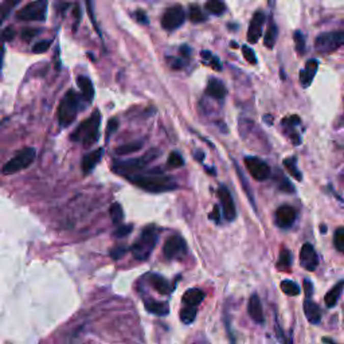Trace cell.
I'll list each match as a JSON object with an SVG mask.
<instances>
[{
  "mask_svg": "<svg viewBox=\"0 0 344 344\" xmlns=\"http://www.w3.org/2000/svg\"><path fill=\"white\" fill-rule=\"evenodd\" d=\"M184 19L186 12L183 7L179 4H175V6H171L164 11L163 16H162V26L167 31L178 30L179 27L183 26Z\"/></svg>",
  "mask_w": 344,
  "mask_h": 344,
  "instance_id": "9c48e42d",
  "label": "cell"
},
{
  "mask_svg": "<svg viewBox=\"0 0 344 344\" xmlns=\"http://www.w3.org/2000/svg\"><path fill=\"white\" fill-rule=\"evenodd\" d=\"M81 98L74 90H69L61 101L58 108V121L62 126H69L74 121L80 111Z\"/></svg>",
  "mask_w": 344,
  "mask_h": 344,
  "instance_id": "5b68a950",
  "label": "cell"
},
{
  "mask_svg": "<svg viewBox=\"0 0 344 344\" xmlns=\"http://www.w3.org/2000/svg\"><path fill=\"white\" fill-rule=\"evenodd\" d=\"M141 147H143V141H134V143H128V144H124L121 147H117L116 152L119 155H129V153L139 151Z\"/></svg>",
  "mask_w": 344,
  "mask_h": 344,
  "instance_id": "4dcf8cb0",
  "label": "cell"
},
{
  "mask_svg": "<svg viewBox=\"0 0 344 344\" xmlns=\"http://www.w3.org/2000/svg\"><path fill=\"white\" fill-rule=\"evenodd\" d=\"M343 285H344L343 281H339L332 289H331V290H329L328 293H327L326 297H324V303H326L327 307L333 308L335 305H336L337 301H339V299H340V296H341Z\"/></svg>",
  "mask_w": 344,
  "mask_h": 344,
  "instance_id": "d4e9b609",
  "label": "cell"
},
{
  "mask_svg": "<svg viewBox=\"0 0 344 344\" xmlns=\"http://www.w3.org/2000/svg\"><path fill=\"white\" fill-rule=\"evenodd\" d=\"M119 129V120L116 119V117H113V119L111 120V121L108 122V128H107V140H109L111 139V136L113 134H115L116 130Z\"/></svg>",
  "mask_w": 344,
  "mask_h": 344,
  "instance_id": "60d3db41",
  "label": "cell"
},
{
  "mask_svg": "<svg viewBox=\"0 0 344 344\" xmlns=\"http://www.w3.org/2000/svg\"><path fill=\"white\" fill-rule=\"evenodd\" d=\"M164 257L168 259H175L180 257L181 254L186 253V242L179 235H174V237H170L166 241L163 248Z\"/></svg>",
  "mask_w": 344,
  "mask_h": 344,
  "instance_id": "7c38bea8",
  "label": "cell"
},
{
  "mask_svg": "<svg viewBox=\"0 0 344 344\" xmlns=\"http://www.w3.org/2000/svg\"><path fill=\"white\" fill-rule=\"evenodd\" d=\"M284 166H285V168L290 172V175H292L293 178L296 179V180H301V179H303V175H301L300 170L297 168V162H296V157H295V156L284 159Z\"/></svg>",
  "mask_w": 344,
  "mask_h": 344,
  "instance_id": "83f0119b",
  "label": "cell"
},
{
  "mask_svg": "<svg viewBox=\"0 0 344 344\" xmlns=\"http://www.w3.org/2000/svg\"><path fill=\"white\" fill-rule=\"evenodd\" d=\"M189 16L190 19H191V22L194 23H202L206 20V15H204L203 11L200 10L199 6H196V4H191V6H190Z\"/></svg>",
  "mask_w": 344,
  "mask_h": 344,
  "instance_id": "1f68e13d",
  "label": "cell"
},
{
  "mask_svg": "<svg viewBox=\"0 0 344 344\" xmlns=\"http://www.w3.org/2000/svg\"><path fill=\"white\" fill-rule=\"evenodd\" d=\"M281 290L285 295H288V296H297V295H300V292H301V289H300L299 285L295 281H290V280H284V281H281Z\"/></svg>",
  "mask_w": 344,
  "mask_h": 344,
  "instance_id": "f546056e",
  "label": "cell"
},
{
  "mask_svg": "<svg viewBox=\"0 0 344 344\" xmlns=\"http://www.w3.org/2000/svg\"><path fill=\"white\" fill-rule=\"evenodd\" d=\"M47 14V2L45 0H38L33 3L26 4L22 10H19L16 14V18L23 22H43Z\"/></svg>",
  "mask_w": 344,
  "mask_h": 344,
  "instance_id": "ba28073f",
  "label": "cell"
},
{
  "mask_svg": "<svg viewBox=\"0 0 344 344\" xmlns=\"http://www.w3.org/2000/svg\"><path fill=\"white\" fill-rule=\"evenodd\" d=\"M149 284L156 292H159L160 295H170L171 293V286L168 284L166 278L162 277L160 274H149Z\"/></svg>",
  "mask_w": 344,
  "mask_h": 344,
  "instance_id": "44dd1931",
  "label": "cell"
},
{
  "mask_svg": "<svg viewBox=\"0 0 344 344\" xmlns=\"http://www.w3.org/2000/svg\"><path fill=\"white\" fill-rule=\"evenodd\" d=\"M319 69V61L317 60H309L305 63V67L300 71V84L303 88H308L313 81L314 75L317 73Z\"/></svg>",
  "mask_w": 344,
  "mask_h": 344,
  "instance_id": "2e32d148",
  "label": "cell"
},
{
  "mask_svg": "<svg viewBox=\"0 0 344 344\" xmlns=\"http://www.w3.org/2000/svg\"><path fill=\"white\" fill-rule=\"evenodd\" d=\"M282 124H284L285 126H288V128H293V126H296L300 124V117L296 115L285 117V119L282 120Z\"/></svg>",
  "mask_w": 344,
  "mask_h": 344,
  "instance_id": "7bdbcfd3",
  "label": "cell"
},
{
  "mask_svg": "<svg viewBox=\"0 0 344 344\" xmlns=\"http://www.w3.org/2000/svg\"><path fill=\"white\" fill-rule=\"evenodd\" d=\"M204 8L213 15H222L223 12L226 11V4L219 2V0H210V2L204 4Z\"/></svg>",
  "mask_w": 344,
  "mask_h": 344,
  "instance_id": "f1b7e54d",
  "label": "cell"
},
{
  "mask_svg": "<svg viewBox=\"0 0 344 344\" xmlns=\"http://www.w3.org/2000/svg\"><path fill=\"white\" fill-rule=\"evenodd\" d=\"M206 93H207L208 96L213 97V98H217V100H222V98H225V97H226V94H227V89H226L225 84H223L221 80L213 78V80H210V81H208Z\"/></svg>",
  "mask_w": 344,
  "mask_h": 344,
  "instance_id": "d6986e66",
  "label": "cell"
},
{
  "mask_svg": "<svg viewBox=\"0 0 344 344\" xmlns=\"http://www.w3.org/2000/svg\"><path fill=\"white\" fill-rule=\"evenodd\" d=\"M204 300V292L200 290V289H189L187 292L183 295V303L187 305V307H198L202 301Z\"/></svg>",
  "mask_w": 344,
  "mask_h": 344,
  "instance_id": "7402d4cb",
  "label": "cell"
},
{
  "mask_svg": "<svg viewBox=\"0 0 344 344\" xmlns=\"http://www.w3.org/2000/svg\"><path fill=\"white\" fill-rule=\"evenodd\" d=\"M159 237V230L153 225L147 226L141 231L140 238L130 246V253L139 261H145L152 254Z\"/></svg>",
  "mask_w": 344,
  "mask_h": 344,
  "instance_id": "3957f363",
  "label": "cell"
},
{
  "mask_svg": "<svg viewBox=\"0 0 344 344\" xmlns=\"http://www.w3.org/2000/svg\"><path fill=\"white\" fill-rule=\"evenodd\" d=\"M292 253L289 252L288 249H282L280 255H278L277 261V269L280 270H288L289 268L292 267Z\"/></svg>",
  "mask_w": 344,
  "mask_h": 344,
  "instance_id": "4316f807",
  "label": "cell"
},
{
  "mask_svg": "<svg viewBox=\"0 0 344 344\" xmlns=\"http://www.w3.org/2000/svg\"><path fill=\"white\" fill-rule=\"evenodd\" d=\"M277 37H278V29H277V26H276V23L272 22L269 24V27H268V31H267V34H265V38H263V45H265V47L273 48L274 43H276V41H277Z\"/></svg>",
  "mask_w": 344,
  "mask_h": 344,
  "instance_id": "484cf974",
  "label": "cell"
},
{
  "mask_svg": "<svg viewBox=\"0 0 344 344\" xmlns=\"http://www.w3.org/2000/svg\"><path fill=\"white\" fill-rule=\"evenodd\" d=\"M320 230H322V233H323V231H324V233H326V231H327V229H326V226L323 225V226H322V229H320Z\"/></svg>",
  "mask_w": 344,
  "mask_h": 344,
  "instance_id": "11a10c76",
  "label": "cell"
},
{
  "mask_svg": "<svg viewBox=\"0 0 344 344\" xmlns=\"http://www.w3.org/2000/svg\"><path fill=\"white\" fill-rule=\"evenodd\" d=\"M144 305L147 311L153 314H157V316H166L170 312L168 304L162 303V301H156V300H145Z\"/></svg>",
  "mask_w": 344,
  "mask_h": 344,
  "instance_id": "cb8c5ba5",
  "label": "cell"
},
{
  "mask_svg": "<svg viewBox=\"0 0 344 344\" xmlns=\"http://www.w3.org/2000/svg\"><path fill=\"white\" fill-rule=\"evenodd\" d=\"M102 153H104V151L100 148L84 156V159H82V171H84L85 174H89L90 171L98 164V162H100L101 157H102Z\"/></svg>",
  "mask_w": 344,
  "mask_h": 344,
  "instance_id": "ffe728a7",
  "label": "cell"
},
{
  "mask_svg": "<svg viewBox=\"0 0 344 344\" xmlns=\"http://www.w3.org/2000/svg\"><path fill=\"white\" fill-rule=\"evenodd\" d=\"M276 335H277L278 340L281 341L282 344H293L292 339H289L288 335H285L284 331H282V328L278 326L277 323H276Z\"/></svg>",
  "mask_w": 344,
  "mask_h": 344,
  "instance_id": "b9f144b4",
  "label": "cell"
},
{
  "mask_svg": "<svg viewBox=\"0 0 344 344\" xmlns=\"http://www.w3.org/2000/svg\"><path fill=\"white\" fill-rule=\"evenodd\" d=\"M184 164V160L180 156V153L178 152H171L170 156H168V160H167V166L170 168H179Z\"/></svg>",
  "mask_w": 344,
  "mask_h": 344,
  "instance_id": "e575fe53",
  "label": "cell"
},
{
  "mask_svg": "<svg viewBox=\"0 0 344 344\" xmlns=\"http://www.w3.org/2000/svg\"><path fill=\"white\" fill-rule=\"evenodd\" d=\"M160 152L157 149H152V151L147 152L145 155H143L141 157H136V159L130 160H124V162H116L113 164V171H115L117 175H121V176H132V175L139 174L143 168L148 166L152 160H155L157 156H159Z\"/></svg>",
  "mask_w": 344,
  "mask_h": 344,
  "instance_id": "277c9868",
  "label": "cell"
},
{
  "mask_svg": "<svg viewBox=\"0 0 344 344\" xmlns=\"http://www.w3.org/2000/svg\"><path fill=\"white\" fill-rule=\"evenodd\" d=\"M37 156V151L34 148H24L22 151H19L6 166L3 167V174L4 175H11L19 172V171L24 170L27 167H30L35 160Z\"/></svg>",
  "mask_w": 344,
  "mask_h": 344,
  "instance_id": "8992f818",
  "label": "cell"
},
{
  "mask_svg": "<svg viewBox=\"0 0 344 344\" xmlns=\"http://www.w3.org/2000/svg\"><path fill=\"white\" fill-rule=\"evenodd\" d=\"M77 84L80 86V89H81L84 98H86L89 102L93 101V98H94V86H93V82L90 81V78L86 77V75H78Z\"/></svg>",
  "mask_w": 344,
  "mask_h": 344,
  "instance_id": "603a6c76",
  "label": "cell"
},
{
  "mask_svg": "<svg viewBox=\"0 0 344 344\" xmlns=\"http://www.w3.org/2000/svg\"><path fill=\"white\" fill-rule=\"evenodd\" d=\"M101 113L94 111L89 119L80 124L77 129L71 135V140L81 141L84 147H92L100 137Z\"/></svg>",
  "mask_w": 344,
  "mask_h": 344,
  "instance_id": "7a4b0ae2",
  "label": "cell"
},
{
  "mask_svg": "<svg viewBox=\"0 0 344 344\" xmlns=\"http://www.w3.org/2000/svg\"><path fill=\"white\" fill-rule=\"evenodd\" d=\"M304 313L305 317L312 324H319L322 322V311L317 304L313 303L311 299H307L304 301Z\"/></svg>",
  "mask_w": 344,
  "mask_h": 344,
  "instance_id": "ac0fdd59",
  "label": "cell"
},
{
  "mask_svg": "<svg viewBox=\"0 0 344 344\" xmlns=\"http://www.w3.org/2000/svg\"><path fill=\"white\" fill-rule=\"evenodd\" d=\"M50 46H51V41H50V39L41 41L33 46V51L35 52V54H42V52L47 51Z\"/></svg>",
  "mask_w": 344,
  "mask_h": 344,
  "instance_id": "f35d334b",
  "label": "cell"
},
{
  "mask_svg": "<svg viewBox=\"0 0 344 344\" xmlns=\"http://www.w3.org/2000/svg\"><path fill=\"white\" fill-rule=\"evenodd\" d=\"M344 43V33L343 31H332V33L320 34L316 41H314V48L320 52L329 54V52L336 51Z\"/></svg>",
  "mask_w": 344,
  "mask_h": 344,
  "instance_id": "52a82bcc",
  "label": "cell"
},
{
  "mask_svg": "<svg viewBox=\"0 0 344 344\" xmlns=\"http://www.w3.org/2000/svg\"><path fill=\"white\" fill-rule=\"evenodd\" d=\"M304 292H305L307 299H311V296L313 295V285H312V282L308 278L304 280Z\"/></svg>",
  "mask_w": 344,
  "mask_h": 344,
  "instance_id": "f6af8a7d",
  "label": "cell"
},
{
  "mask_svg": "<svg viewBox=\"0 0 344 344\" xmlns=\"http://www.w3.org/2000/svg\"><path fill=\"white\" fill-rule=\"evenodd\" d=\"M265 20H267V16H265L263 11L257 10L254 12V15H253L252 22H250V26H249L248 30L249 43H257L258 42V39L262 35V29L263 24H265Z\"/></svg>",
  "mask_w": 344,
  "mask_h": 344,
  "instance_id": "4fadbf2b",
  "label": "cell"
},
{
  "mask_svg": "<svg viewBox=\"0 0 344 344\" xmlns=\"http://www.w3.org/2000/svg\"><path fill=\"white\" fill-rule=\"evenodd\" d=\"M295 42H296V50L299 52L300 56H303L304 52H305V37H304V34L301 33L300 30L295 31Z\"/></svg>",
  "mask_w": 344,
  "mask_h": 344,
  "instance_id": "d590c367",
  "label": "cell"
},
{
  "mask_svg": "<svg viewBox=\"0 0 344 344\" xmlns=\"http://www.w3.org/2000/svg\"><path fill=\"white\" fill-rule=\"evenodd\" d=\"M38 33H39V31L35 30V29H24V30L22 31V38L24 41H30L31 38L35 37Z\"/></svg>",
  "mask_w": 344,
  "mask_h": 344,
  "instance_id": "bcb514c9",
  "label": "cell"
},
{
  "mask_svg": "<svg viewBox=\"0 0 344 344\" xmlns=\"http://www.w3.org/2000/svg\"><path fill=\"white\" fill-rule=\"evenodd\" d=\"M218 198L221 200V204H222L223 217L226 218V221L233 222L234 219L237 218V210H235L233 196L225 186H221L218 189Z\"/></svg>",
  "mask_w": 344,
  "mask_h": 344,
  "instance_id": "8fae6325",
  "label": "cell"
},
{
  "mask_svg": "<svg viewBox=\"0 0 344 344\" xmlns=\"http://www.w3.org/2000/svg\"><path fill=\"white\" fill-rule=\"evenodd\" d=\"M3 58H4V47H0V67L3 65Z\"/></svg>",
  "mask_w": 344,
  "mask_h": 344,
  "instance_id": "db71d44e",
  "label": "cell"
},
{
  "mask_svg": "<svg viewBox=\"0 0 344 344\" xmlns=\"http://www.w3.org/2000/svg\"><path fill=\"white\" fill-rule=\"evenodd\" d=\"M245 166L248 168L253 178L258 181H263L269 179L270 167L263 160L255 157V156H246L245 157Z\"/></svg>",
  "mask_w": 344,
  "mask_h": 344,
  "instance_id": "30bf717a",
  "label": "cell"
},
{
  "mask_svg": "<svg viewBox=\"0 0 344 344\" xmlns=\"http://www.w3.org/2000/svg\"><path fill=\"white\" fill-rule=\"evenodd\" d=\"M210 218L213 219V221H215V222H217V223H218L219 221H221V217H219V207H218V206H214V208H213V211H211Z\"/></svg>",
  "mask_w": 344,
  "mask_h": 344,
  "instance_id": "f907efd6",
  "label": "cell"
},
{
  "mask_svg": "<svg viewBox=\"0 0 344 344\" xmlns=\"http://www.w3.org/2000/svg\"><path fill=\"white\" fill-rule=\"evenodd\" d=\"M135 16H136V19L140 23L147 24V22H148V18H147V15H145V12L143 11V10H137V11L135 12Z\"/></svg>",
  "mask_w": 344,
  "mask_h": 344,
  "instance_id": "c3c4849f",
  "label": "cell"
},
{
  "mask_svg": "<svg viewBox=\"0 0 344 344\" xmlns=\"http://www.w3.org/2000/svg\"><path fill=\"white\" fill-rule=\"evenodd\" d=\"M126 179L132 181L137 187H140L141 190L148 191V193H166V191H172L178 187L174 179L164 174H160V172L136 174L128 176Z\"/></svg>",
  "mask_w": 344,
  "mask_h": 344,
  "instance_id": "6da1fadb",
  "label": "cell"
},
{
  "mask_svg": "<svg viewBox=\"0 0 344 344\" xmlns=\"http://www.w3.org/2000/svg\"><path fill=\"white\" fill-rule=\"evenodd\" d=\"M170 63L172 69H181V67H183V61L178 60V58H172V60H170Z\"/></svg>",
  "mask_w": 344,
  "mask_h": 344,
  "instance_id": "816d5d0a",
  "label": "cell"
},
{
  "mask_svg": "<svg viewBox=\"0 0 344 344\" xmlns=\"http://www.w3.org/2000/svg\"><path fill=\"white\" fill-rule=\"evenodd\" d=\"M109 213H111V218L113 221L115 225H120L124 219V211H122L121 204L120 203H113L109 208Z\"/></svg>",
  "mask_w": 344,
  "mask_h": 344,
  "instance_id": "d6a6232c",
  "label": "cell"
},
{
  "mask_svg": "<svg viewBox=\"0 0 344 344\" xmlns=\"http://www.w3.org/2000/svg\"><path fill=\"white\" fill-rule=\"evenodd\" d=\"M296 210L292 206L284 204V206L278 207L277 211H276V223L281 229H288L296 221Z\"/></svg>",
  "mask_w": 344,
  "mask_h": 344,
  "instance_id": "9a60e30c",
  "label": "cell"
},
{
  "mask_svg": "<svg viewBox=\"0 0 344 344\" xmlns=\"http://www.w3.org/2000/svg\"><path fill=\"white\" fill-rule=\"evenodd\" d=\"M248 312L249 316L253 319V322L258 323V324H263L265 317H263L262 304H261V300H259L258 295H253V296L250 297L248 304Z\"/></svg>",
  "mask_w": 344,
  "mask_h": 344,
  "instance_id": "e0dca14e",
  "label": "cell"
},
{
  "mask_svg": "<svg viewBox=\"0 0 344 344\" xmlns=\"http://www.w3.org/2000/svg\"><path fill=\"white\" fill-rule=\"evenodd\" d=\"M126 253V249L124 246H116L113 250H111V257L113 259H120L122 255Z\"/></svg>",
  "mask_w": 344,
  "mask_h": 344,
  "instance_id": "ee69618b",
  "label": "cell"
},
{
  "mask_svg": "<svg viewBox=\"0 0 344 344\" xmlns=\"http://www.w3.org/2000/svg\"><path fill=\"white\" fill-rule=\"evenodd\" d=\"M180 52H181V54L184 52V56L189 57L190 56V47H189V46H183V47L180 48Z\"/></svg>",
  "mask_w": 344,
  "mask_h": 344,
  "instance_id": "f5cc1de1",
  "label": "cell"
},
{
  "mask_svg": "<svg viewBox=\"0 0 344 344\" xmlns=\"http://www.w3.org/2000/svg\"><path fill=\"white\" fill-rule=\"evenodd\" d=\"M242 52H244L245 60L248 61L249 63H252V65L257 63V57H255V52L253 51V48H250L249 46H244L242 47Z\"/></svg>",
  "mask_w": 344,
  "mask_h": 344,
  "instance_id": "ab89813d",
  "label": "cell"
},
{
  "mask_svg": "<svg viewBox=\"0 0 344 344\" xmlns=\"http://www.w3.org/2000/svg\"><path fill=\"white\" fill-rule=\"evenodd\" d=\"M132 230H134V226L132 225L119 226V227L115 230L113 235H115L116 238H124V237H126L129 233H132Z\"/></svg>",
  "mask_w": 344,
  "mask_h": 344,
  "instance_id": "74e56055",
  "label": "cell"
},
{
  "mask_svg": "<svg viewBox=\"0 0 344 344\" xmlns=\"http://www.w3.org/2000/svg\"><path fill=\"white\" fill-rule=\"evenodd\" d=\"M300 262L308 272H313L319 267V255L311 244H304L300 252Z\"/></svg>",
  "mask_w": 344,
  "mask_h": 344,
  "instance_id": "5bb4252c",
  "label": "cell"
},
{
  "mask_svg": "<svg viewBox=\"0 0 344 344\" xmlns=\"http://www.w3.org/2000/svg\"><path fill=\"white\" fill-rule=\"evenodd\" d=\"M333 244H335V248H336L337 252H343L344 248V229L343 227H339V229L335 231V237H333Z\"/></svg>",
  "mask_w": 344,
  "mask_h": 344,
  "instance_id": "8d00e7d4",
  "label": "cell"
},
{
  "mask_svg": "<svg viewBox=\"0 0 344 344\" xmlns=\"http://www.w3.org/2000/svg\"><path fill=\"white\" fill-rule=\"evenodd\" d=\"M210 63H211V67H213V69H215V70H222V66H221V62H219V60L218 58H217V57H211L210 60Z\"/></svg>",
  "mask_w": 344,
  "mask_h": 344,
  "instance_id": "681fc988",
  "label": "cell"
},
{
  "mask_svg": "<svg viewBox=\"0 0 344 344\" xmlns=\"http://www.w3.org/2000/svg\"><path fill=\"white\" fill-rule=\"evenodd\" d=\"M280 190H281V191H285V193L290 194V193H293V191H295V187H293V186L289 183L288 179H284L282 184L280 186Z\"/></svg>",
  "mask_w": 344,
  "mask_h": 344,
  "instance_id": "7dc6e473",
  "label": "cell"
},
{
  "mask_svg": "<svg viewBox=\"0 0 344 344\" xmlns=\"http://www.w3.org/2000/svg\"><path fill=\"white\" fill-rule=\"evenodd\" d=\"M196 317V308L195 307H186L180 311V320L184 324H191Z\"/></svg>",
  "mask_w": 344,
  "mask_h": 344,
  "instance_id": "836d02e7",
  "label": "cell"
}]
</instances>
